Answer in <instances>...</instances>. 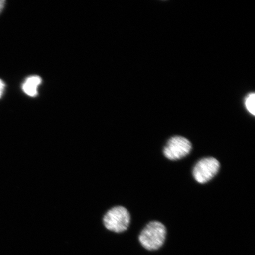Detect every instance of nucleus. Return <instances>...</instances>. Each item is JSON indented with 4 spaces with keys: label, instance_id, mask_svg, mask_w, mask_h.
<instances>
[{
    "label": "nucleus",
    "instance_id": "obj_5",
    "mask_svg": "<svg viewBox=\"0 0 255 255\" xmlns=\"http://www.w3.org/2000/svg\"><path fill=\"white\" fill-rule=\"evenodd\" d=\"M41 82L39 76H32L25 80L23 85V90L25 94L30 97H34L38 94L37 89Z\"/></svg>",
    "mask_w": 255,
    "mask_h": 255
},
{
    "label": "nucleus",
    "instance_id": "obj_3",
    "mask_svg": "<svg viewBox=\"0 0 255 255\" xmlns=\"http://www.w3.org/2000/svg\"><path fill=\"white\" fill-rule=\"evenodd\" d=\"M192 148L191 142L183 136L172 137L164 148L165 157L170 160H178L189 154Z\"/></svg>",
    "mask_w": 255,
    "mask_h": 255
},
{
    "label": "nucleus",
    "instance_id": "obj_7",
    "mask_svg": "<svg viewBox=\"0 0 255 255\" xmlns=\"http://www.w3.org/2000/svg\"><path fill=\"white\" fill-rule=\"evenodd\" d=\"M5 87L4 82L1 79H0V98H1L3 92L4 91Z\"/></svg>",
    "mask_w": 255,
    "mask_h": 255
},
{
    "label": "nucleus",
    "instance_id": "obj_8",
    "mask_svg": "<svg viewBox=\"0 0 255 255\" xmlns=\"http://www.w3.org/2000/svg\"><path fill=\"white\" fill-rule=\"evenodd\" d=\"M5 4V1H4V0H0V13L2 12V9H4Z\"/></svg>",
    "mask_w": 255,
    "mask_h": 255
},
{
    "label": "nucleus",
    "instance_id": "obj_1",
    "mask_svg": "<svg viewBox=\"0 0 255 255\" xmlns=\"http://www.w3.org/2000/svg\"><path fill=\"white\" fill-rule=\"evenodd\" d=\"M102 222L108 231L120 234L128 228L130 223V213L125 207L114 206L105 212Z\"/></svg>",
    "mask_w": 255,
    "mask_h": 255
},
{
    "label": "nucleus",
    "instance_id": "obj_6",
    "mask_svg": "<svg viewBox=\"0 0 255 255\" xmlns=\"http://www.w3.org/2000/svg\"><path fill=\"white\" fill-rule=\"evenodd\" d=\"M245 105L249 113L255 116V94L254 93H250L247 96L245 100Z\"/></svg>",
    "mask_w": 255,
    "mask_h": 255
},
{
    "label": "nucleus",
    "instance_id": "obj_4",
    "mask_svg": "<svg viewBox=\"0 0 255 255\" xmlns=\"http://www.w3.org/2000/svg\"><path fill=\"white\" fill-rule=\"evenodd\" d=\"M219 162L213 157L205 158L197 162L193 171L194 179L200 184L208 182L218 173Z\"/></svg>",
    "mask_w": 255,
    "mask_h": 255
},
{
    "label": "nucleus",
    "instance_id": "obj_2",
    "mask_svg": "<svg viewBox=\"0 0 255 255\" xmlns=\"http://www.w3.org/2000/svg\"><path fill=\"white\" fill-rule=\"evenodd\" d=\"M167 230L161 222H149L143 228L139 236V241L142 246L148 251H156L164 244Z\"/></svg>",
    "mask_w": 255,
    "mask_h": 255
}]
</instances>
